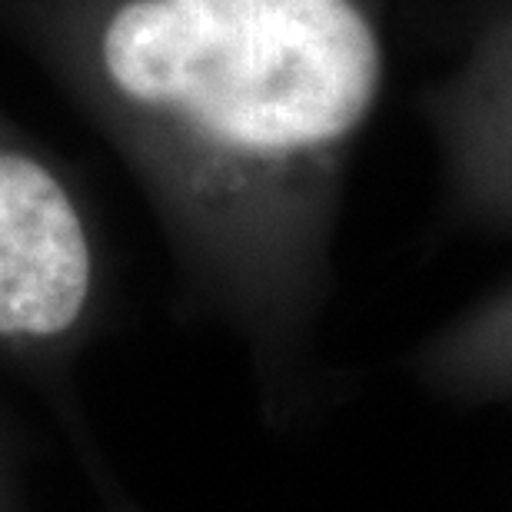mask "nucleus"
I'll use <instances>...</instances> for the list:
<instances>
[{
    "label": "nucleus",
    "mask_w": 512,
    "mask_h": 512,
    "mask_svg": "<svg viewBox=\"0 0 512 512\" xmlns=\"http://www.w3.org/2000/svg\"><path fill=\"white\" fill-rule=\"evenodd\" d=\"M406 370L449 406H512V276L436 323L413 346Z\"/></svg>",
    "instance_id": "4"
},
{
    "label": "nucleus",
    "mask_w": 512,
    "mask_h": 512,
    "mask_svg": "<svg viewBox=\"0 0 512 512\" xmlns=\"http://www.w3.org/2000/svg\"><path fill=\"white\" fill-rule=\"evenodd\" d=\"M0 512H34L14 433L0 416Z\"/></svg>",
    "instance_id": "5"
},
{
    "label": "nucleus",
    "mask_w": 512,
    "mask_h": 512,
    "mask_svg": "<svg viewBox=\"0 0 512 512\" xmlns=\"http://www.w3.org/2000/svg\"><path fill=\"white\" fill-rule=\"evenodd\" d=\"M114 306V250L90 190L0 107V366L54 413L87 479L110 463L77 380Z\"/></svg>",
    "instance_id": "2"
},
{
    "label": "nucleus",
    "mask_w": 512,
    "mask_h": 512,
    "mask_svg": "<svg viewBox=\"0 0 512 512\" xmlns=\"http://www.w3.org/2000/svg\"><path fill=\"white\" fill-rule=\"evenodd\" d=\"M449 213L512 233V0L476 20L453 67L419 97Z\"/></svg>",
    "instance_id": "3"
},
{
    "label": "nucleus",
    "mask_w": 512,
    "mask_h": 512,
    "mask_svg": "<svg viewBox=\"0 0 512 512\" xmlns=\"http://www.w3.org/2000/svg\"><path fill=\"white\" fill-rule=\"evenodd\" d=\"M396 0H0L27 54L114 150L190 316L247 363L270 426L313 403L356 150Z\"/></svg>",
    "instance_id": "1"
}]
</instances>
